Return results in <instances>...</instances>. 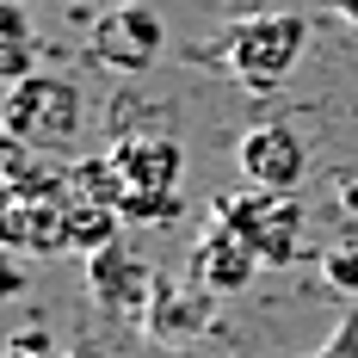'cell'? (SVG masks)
<instances>
[{
	"label": "cell",
	"mask_w": 358,
	"mask_h": 358,
	"mask_svg": "<svg viewBox=\"0 0 358 358\" xmlns=\"http://www.w3.org/2000/svg\"><path fill=\"white\" fill-rule=\"evenodd\" d=\"M216 222L229 229V235H241L253 253H259V266H285L296 241H303V204H296V192H222L210 204Z\"/></svg>",
	"instance_id": "obj_3"
},
{
	"label": "cell",
	"mask_w": 358,
	"mask_h": 358,
	"mask_svg": "<svg viewBox=\"0 0 358 358\" xmlns=\"http://www.w3.org/2000/svg\"><path fill=\"white\" fill-rule=\"evenodd\" d=\"M204 296H210V290H198V296H173L167 285H155V303H148L155 334H167V340H173V334H198V327H204V309H210Z\"/></svg>",
	"instance_id": "obj_13"
},
{
	"label": "cell",
	"mask_w": 358,
	"mask_h": 358,
	"mask_svg": "<svg viewBox=\"0 0 358 358\" xmlns=\"http://www.w3.org/2000/svg\"><path fill=\"white\" fill-rule=\"evenodd\" d=\"M117 222H124L117 204H69V248H80L87 259L106 253L117 241Z\"/></svg>",
	"instance_id": "obj_11"
},
{
	"label": "cell",
	"mask_w": 358,
	"mask_h": 358,
	"mask_svg": "<svg viewBox=\"0 0 358 358\" xmlns=\"http://www.w3.org/2000/svg\"><path fill=\"white\" fill-rule=\"evenodd\" d=\"M111 6H136V0H111Z\"/></svg>",
	"instance_id": "obj_22"
},
{
	"label": "cell",
	"mask_w": 358,
	"mask_h": 358,
	"mask_svg": "<svg viewBox=\"0 0 358 358\" xmlns=\"http://www.w3.org/2000/svg\"><path fill=\"white\" fill-rule=\"evenodd\" d=\"M69 173V204H124V179L111 167V155L99 161H80V167H62Z\"/></svg>",
	"instance_id": "obj_12"
},
{
	"label": "cell",
	"mask_w": 358,
	"mask_h": 358,
	"mask_svg": "<svg viewBox=\"0 0 358 358\" xmlns=\"http://www.w3.org/2000/svg\"><path fill=\"white\" fill-rule=\"evenodd\" d=\"M334 6H340V13H346V19H358V0H334Z\"/></svg>",
	"instance_id": "obj_21"
},
{
	"label": "cell",
	"mask_w": 358,
	"mask_h": 358,
	"mask_svg": "<svg viewBox=\"0 0 358 358\" xmlns=\"http://www.w3.org/2000/svg\"><path fill=\"white\" fill-rule=\"evenodd\" d=\"M13 198H19V192H13V179H6V173H0V216H6V210H13Z\"/></svg>",
	"instance_id": "obj_20"
},
{
	"label": "cell",
	"mask_w": 358,
	"mask_h": 358,
	"mask_svg": "<svg viewBox=\"0 0 358 358\" xmlns=\"http://www.w3.org/2000/svg\"><path fill=\"white\" fill-rule=\"evenodd\" d=\"M161 43H167V25L148 13L143 0H136V6H111L106 19L93 25L87 56H93V62H106V69H117V74H143L148 62L161 56Z\"/></svg>",
	"instance_id": "obj_4"
},
{
	"label": "cell",
	"mask_w": 358,
	"mask_h": 358,
	"mask_svg": "<svg viewBox=\"0 0 358 358\" xmlns=\"http://www.w3.org/2000/svg\"><path fill=\"white\" fill-rule=\"evenodd\" d=\"M50 358H62V352H50Z\"/></svg>",
	"instance_id": "obj_23"
},
{
	"label": "cell",
	"mask_w": 358,
	"mask_h": 358,
	"mask_svg": "<svg viewBox=\"0 0 358 358\" xmlns=\"http://www.w3.org/2000/svg\"><path fill=\"white\" fill-rule=\"evenodd\" d=\"M303 43H309L303 13H248L222 37V62L248 93H278L290 80V69L303 62Z\"/></svg>",
	"instance_id": "obj_1"
},
{
	"label": "cell",
	"mask_w": 358,
	"mask_h": 358,
	"mask_svg": "<svg viewBox=\"0 0 358 358\" xmlns=\"http://www.w3.org/2000/svg\"><path fill=\"white\" fill-rule=\"evenodd\" d=\"M322 272L334 290H346V296H358V248H327L322 253Z\"/></svg>",
	"instance_id": "obj_15"
},
{
	"label": "cell",
	"mask_w": 358,
	"mask_h": 358,
	"mask_svg": "<svg viewBox=\"0 0 358 358\" xmlns=\"http://www.w3.org/2000/svg\"><path fill=\"white\" fill-rule=\"evenodd\" d=\"M315 358H358V315H346V322H340V334H334Z\"/></svg>",
	"instance_id": "obj_17"
},
{
	"label": "cell",
	"mask_w": 358,
	"mask_h": 358,
	"mask_svg": "<svg viewBox=\"0 0 358 358\" xmlns=\"http://www.w3.org/2000/svg\"><path fill=\"white\" fill-rule=\"evenodd\" d=\"M340 204H346V210L358 216V179H346V185H340Z\"/></svg>",
	"instance_id": "obj_19"
},
{
	"label": "cell",
	"mask_w": 358,
	"mask_h": 358,
	"mask_svg": "<svg viewBox=\"0 0 358 358\" xmlns=\"http://www.w3.org/2000/svg\"><path fill=\"white\" fill-rule=\"evenodd\" d=\"M241 173L259 192H296L303 173H309V148L290 124H259V130L241 136Z\"/></svg>",
	"instance_id": "obj_5"
},
{
	"label": "cell",
	"mask_w": 358,
	"mask_h": 358,
	"mask_svg": "<svg viewBox=\"0 0 358 358\" xmlns=\"http://www.w3.org/2000/svg\"><path fill=\"white\" fill-rule=\"evenodd\" d=\"M253 272H259V253H253L241 235H229L222 222L198 235V248H192V285H198V290L235 296V290L253 285Z\"/></svg>",
	"instance_id": "obj_7"
},
{
	"label": "cell",
	"mask_w": 358,
	"mask_h": 358,
	"mask_svg": "<svg viewBox=\"0 0 358 358\" xmlns=\"http://www.w3.org/2000/svg\"><path fill=\"white\" fill-rule=\"evenodd\" d=\"M13 346H19V352H25V358H50V352H56L43 327H19V334H13Z\"/></svg>",
	"instance_id": "obj_18"
},
{
	"label": "cell",
	"mask_w": 358,
	"mask_h": 358,
	"mask_svg": "<svg viewBox=\"0 0 358 358\" xmlns=\"http://www.w3.org/2000/svg\"><path fill=\"white\" fill-rule=\"evenodd\" d=\"M111 167L124 179V192H179L185 148L173 136H124V143L111 148Z\"/></svg>",
	"instance_id": "obj_8"
},
{
	"label": "cell",
	"mask_w": 358,
	"mask_h": 358,
	"mask_svg": "<svg viewBox=\"0 0 358 358\" xmlns=\"http://www.w3.org/2000/svg\"><path fill=\"white\" fill-rule=\"evenodd\" d=\"M124 222H148V229H167L179 222V192H124Z\"/></svg>",
	"instance_id": "obj_14"
},
{
	"label": "cell",
	"mask_w": 358,
	"mask_h": 358,
	"mask_svg": "<svg viewBox=\"0 0 358 358\" xmlns=\"http://www.w3.org/2000/svg\"><path fill=\"white\" fill-rule=\"evenodd\" d=\"M0 248L6 253H31V259H50V253L69 248V198H31L19 192L13 210L0 216Z\"/></svg>",
	"instance_id": "obj_6"
},
{
	"label": "cell",
	"mask_w": 358,
	"mask_h": 358,
	"mask_svg": "<svg viewBox=\"0 0 358 358\" xmlns=\"http://www.w3.org/2000/svg\"><path fill=\"white\" fill-rule=\"evenodd\" d=\"M0 124H6V136L13 143L37 148H69L80 136V124H87V99H80V80L69 74H25L19 87H6V99H0Z\"/></svg>",
	"instance_id": "obj_2"
},
{
	"label": "cell",
	"mask_w": 358,
	"mask_h": 358,
	"mask_svg": "<svg viewBox=\"0 0 358 358\" xmlns=\"http://www.w3.org/2000/svg\"><path fill=\"white\" fill-rule=\"evenodd\" d=\"M25 74H37L31 13H25L19 0H0V87H19Z\"/></svg>",
	"instance_id": "obj_10"
},
{
	"label": "cell",
	"mask_w": 358,
	"mask_h": 358,
	"mask_svg": "<svg viewBox=\"0 0 358 358\" xmlns=\"http://www.w3.org/2000/svg\"><path fill=\"white\" fill-rule=\"evenodd\" d=\"M25 285H31V278L19 272V253H6V248H0V303H13V296H25Z\"/></svg>",
	"instance_id": "obj_16"
},
{
	"label": "cell",
	"mask_w": 358,
	"mask_h": 358,
	"mask_svg": "<svg viewBox=\"0 0 358 358\" xmlns=\"http://www.w3.org/2000/svg\"><path fill=\"white\" fill-rule=\"evenodd\" d=\"M87 285H93V296H99L106 309H124V315L155 303V272H148V259L124 253L117 241H111L106 253L87 259Z\"/></svg>",
	"instance_id": "obj_9"
}]
</instances>
